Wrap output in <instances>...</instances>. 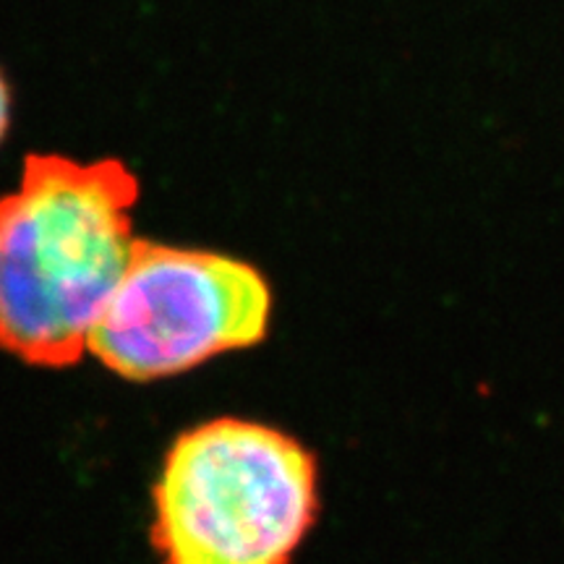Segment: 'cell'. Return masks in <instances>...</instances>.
Masks as SVG:
<instances>
[{
    "label": "cell",
    "instance_id": "6da1fadb",
    "mask_svg": "<svg viewBox=\"0 0 564 564\" xmlns=\"http://www.w3.org/2000/svg\"><path fill=\"white\" fill-rule=\"evenodd\" d=\"M139 194L121 160L26 154L0 196V348L45 369L79 361L129 267Z\"/></svg>",
    "mask_w": 564,
    "mask_h": 564
},
{
    "label": "cell",
    "instance_id": "7a4b0ae2",
    "mask_svg": "<svg viewBox=\"0 0 564 564\" xmlns=\"http://www.w3.org/2000/svg\"><path fill=\"white\" fill-rule=\"evenodd\" d=\"M152 497L162 564H291L316 520L319 481L299 440L215 419L171 444Z\"/></svg>",
    "mask_w": 564,
    "mask_h": 564
},
{
    "label": "cell",
    "instance_id": "3957f363",
    "mask_svg": "<svg viewBox=\"0 0 564 564\" xmlns=\"http://www.w3.org/2000/svg\"><path fill=\"white\" fill-rule=\"evenodd\" d=\"M272 306L270 282L243 259L137 238L87 350L129 382H158L259 345Z\"/></svg>",
    "mask_w": 564,
    "mask_h": 564
},
{
    "label": "cell",
    "instance_id": "277c9868",
    "mask_svg": "<svg viewBox=\"0 0 564 564\" xmlns=\"http://www.w3.org/2000/svg\"><path fill=\"white\" fill-rule=\"evenodd\" d=\"M9 123H11V89L6 76L0 74V144L6 141V133H9Z\"/></svg>",
    "mask_w": 564,
    "mask_h": 564
}]
</instances>
